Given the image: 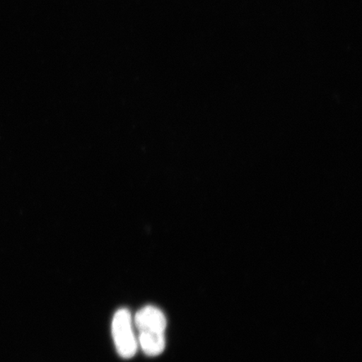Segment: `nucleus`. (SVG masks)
Returning a JSON list of instances; mask_svg holds the SVG:
<instances>
[{
	"mask_svg": "<svg viewBox=\"0 0 362 362\" xmlns=\"http://www.w3.org/2000/svg\"><path fill=\"white\" fill-rule=\"evenodd\" d=\"M135 327L139 332L165 333L167 321L164 314L155 306H146L134 317Z\"/></svg>",
	"mask_w": 362,
	"mask_h": 362,
	"instance_id": "obj_2",
	"label": "nucleus"
},
{
	"mask_svg": "<svg viewBox=\"0 0 362 362\" xmlns=\"http://www.w3.org/2000/svg\"><path fill=\"white\" fill-rule=\"evenodd\" d=\"M112 334L119 356L129 359L138 349V339L134 336L132 316L126 309L117 310L113 316Z\"/></svg>",
	"mask_w": 362,
	"mask_h": 362,
	"instance_id": "obj_1",
	"label": "nucleus"
},
{
	"mask_svg": "<svg viewBox=\"0 0 362 362\" xmlns=\"http://www.w3.org/2000/svg\"><path fill=\"white\" fill-rule=\"evenodd\" d=\"M138 345L148 356H156L161 354L165 348V333L139 332Z\"/></svg>",
	"mask_w": 362,
	"mask_h": 362,
	"instance_id": "obj_3",
	"label": "nucleus"
}]
</instances>
